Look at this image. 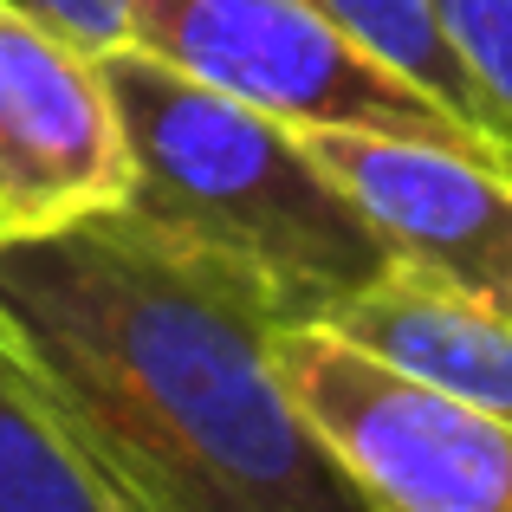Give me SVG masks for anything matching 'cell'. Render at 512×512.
Instances as JSON below:
<instances>
[{
    "label": "cell",
    "mask_w": 512,
    "mask_h": 512,
    "mask_svg": "<svg viewBox=\"0 0 512 512\" xmlns=\"http://www.w3.org/2000/svg\"><path fill=\"white\" fill-rule=\"evenodd\" d=\"M312 7L325 13L344 39H357L370 59H383L389 72H402L415 91H428L448 117H461V124L487 143L493 163L512 169V130L487 104V91L474 85V72L461 65L454 39L441 33L435 0H312Z\"/></svg>",
    "instance_id": "obj_9"
},
{
    "label": "cell",
    "mask_w": 512,
    "mask_h": 512,
    "mask_svg": "<svg viewBox=\"0 0 512 512\" xmlns=\"http://www.w3.org/2000/svg\"><path fill=\"white\" fill-rule=\"evenodd\" d=\"M253 279L124 201L0 234V344L150 512H376L273 363Z\"/></svg>",
    "instance_id": "obj_1"
},
{
    "label": "cell",
    "mask_w": 512,
    "mask_h": 512,
    "mask_svg": "<svg viewBox=\"0 0 512 512\" xmlns=\"http://www.w3.org/2000/svg\"><path fill=\"white\" fill-rule=\"evenodd\" d=\"M435 13L461 65L474 72V85L512 130V0H435Z\"/></svg>",
    "instance_id": "obj_10"
},
{
    "label": "cell",
    "mask_w": 512,
    "mask_h": 512,
    "mask_svg": "<svg viewBox=\"0 0 512 512\" xmlns=\"http://www.w3.org/2000/svg\"><path fill=\"white\" fill-rule=\"evenodd\" d=\"M0 512H150L0 344Z\"/></svg>",
    "instance_id": "obj_8"
},
{
    "label": "cell",
    "mask_w": 512,
    "mask_h": 512,
    "mask_svg": "<svg viewBox=\"0 0 512 512\" xmlns=\"http://www.w3.org/2000/svg\"><path fill=\"white\" fill-rule=\"evenodd\" d=\"M124 117V208L266 292L279 325H325L389 273V247L312 163L305 137L143 46L98 59Z\"/></svg>",
    "instance_id": "obj_2"
},
{
    "label": "cell",
    "mask_w": 512,
    "mask_h": 512,
    "mask_svg": "<svg viewBox=\"0 0 512 512\" xmlns=\"http://www.w3.org/2000/svg\"><path fill=\"white\" fill-rule=\"evenodd\" d=\"M137 46L292 130H396L487 156L461 117L344 39L312 0H137Z\"/></svg>",
    "instance_id": "obj_4"
},
{
    "label": "cell",
    "mask_w": 512,
    "mask_h": 512,
    "mask_svg": "<svg viewBox=\"0 0 512 512\" xmlns=\"http://www.w3.org/2000/svg\"><path fill=\"white\" fill-rule=\"evenodd\" d=\"M130 195V143L98 59L0 7V234L59 227Z\"/></svg>",
    "instance_id": "obj_6"
},
{
    "label": "cell",
    "mask_w": 512,
    "mask_h": 512,
    "mask_svg": "<svg viewBox=\"0 0 512 512\" xmlns=\"http://www.w3.org/2000/svg\"><path fill=\"white\" fill-rule=\"evenodd\" d=\"M273 363L376 512H512V422L415 383L331 325H279Z\"/></svg>",
    "instance_id": "obj_3"
},
{
    "label": "cell",
    "mask_w": 512,
    "mask_h": 512,
    "mask_svg": "<svg viewBox=\"0 0 512 512\" xmlns=\"http://www.w3.org/2000/svg\"><path fill=\"white\" fill-rule=\"evenodd\" d=\"M312 163L376 227L389 260L512 318V169L396 130H299Z\"/></svg>",
    "instance_id": "obj_5"
},
{
    "label": "cell",
    "mask_w": 512,
    "mask_h": 512,
    "mask_svg": "<svg viewBox=\"0 0 512 512\" xmlns=\"http://www.w3.org/2000/svg\"><path fill=\"white\" fill-rule=\"evenodd\" d=\"M0 7L52 26L59 39H72L91 59H104L117 46H137V0H0Z\"/></svg>",
    "instance_id": "obj_11"
},
{
    "label": "cell",
    "mask_w": 512,
    "mask_h": 512,
    "mask_svg": "<svg viewBox=\"0 0 512 512\" xmlns=\"http://www.w3.org/2000/svg\"><path fill=\"white\" fill-rule=\"evenodd\" d=\"M325 325L363 344L370 357L396 363L415 383L512 422V318L493 305L461 299L409 266H389L376 286L344 299Z\"/></svg>",
    "instance_id": "obj_7"
}]
</instances>
